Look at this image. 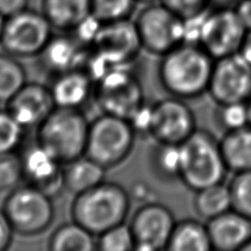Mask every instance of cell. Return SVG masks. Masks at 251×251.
I'll use <instances>...</instances> for the list:
<instances>
[{
  "label": "cell",
  "instance_id": "cell-1",
  "mask_svg": "<svg viewBox=\"0 0 251 251\" xmlns=\"http://www.w3.org/2000/svg\"><path fill=\"white\" fill-rule=\"evenodd\" d=\"M160 57V84L170 96L187 100L207 93L215 60L199 44L182 43Z\"/></svg>",
  "mask_w": 251,
  "mask_h": 251
},
{
  "label": "cell",
  "instance_id": "cell-2",
  "mask_svg": "<svg viewBox=\"0 0 251 251\" xmlns=\"http://www.w3.org/2000/svg\"><path fill=\"white\" fill-rule=\"evenodd\" d=\"M131 208V196L119 183L104 181L75 195L71 205L72 221L97 237L126 223Z\"/></svg>",
  "mask_w": 251,
  "mask_h": 251
},
{
  "label": "cell",
  "instance_id": "cell-3",
  "mask_svg": "<svg viewBox=\"0 0 251 251\" xmlns=\"http://www.w3.org/2000/svg\"><path fill=\"white\" fill-rule=\"evenodd\" d=\"M89 125L82 109L55 107L35 129V140L66 165L86 153Z\"/></svg>",
  "mask_w": 251,
  "mask_h": 251
},
{
  "label": "cell",
  "instance_id": "cell-4",
  "mask_svg": "<svg viewBox=\"0 0 251 251\" xmlns=\"http://www.w3.org/2000/svg\"><path fill=\"white\" fill-rule=\"evenodd\" d=\"M180 180L192 191L223 183L228 169L219 142L207 131L196 129L180 145Z\"/></svg>",
  "mask_w": 251,
  "mask_h": 251
},
{
  "label": "cell",
  "instance_id": "cell-5",
  "mask_svg": "<svg viewBox=\"0 0 251 251\" xmlns=\"http://www.w3.org/2000/svg\"><path fill=\"white\" fill-rule=\"evenodd\" d=\"M137 137L129 120L101 114L89 125L85 155L107 170L116 168L131 154Z\"/></svg>",
  "mask_w": 251,
  "mask_h": 251
},
{
  "label": "cell",
  "instance_id": "cell-6",
  "mask_svg": "<svg viewBox=\"0 0 251 251\" xmlns=\"http://www.w3.org/2000/svg\"><path fill=\"white\" fill-rule=\"evenodd\" d=\"M1 208L16 234L25 237L43 234L55 217L53 197L26 183L9 192Z\"/></svg>",
  "mask_w": 251,
  "mask_h": 251
},
{
  "label": "cell",
  "instance_id": "cell-7",
  "mask_svg": "<svg viewBox=\"0 0 251 251\" xmlns=\"http://www.w3.org/2000/svg\"><path fill=\"white\" fill-rule=\"evenodd\" d=\"M94 101L101 114L129 120L147 100L140 79L130 65H125L115 67L97 80Z\"/></svg>",
  "mask_w": 251,
  "mask_h": 251
},
{
  "label": "cell",
  "instance_id": "cell-8",
  "mask_svg": "<svg viewBox=\"0 0 251 251\" xmlns=\"http://www.w3.org/2000/svg\"><path fill=\"white\" fill-rule=\"evenodd\" d=\"M134 25L142 50L162 56L184 43V21L161 1L146 4Z\"/></svg>",
  "mask_w": 251,
  "mask_h": 251
},
{
  "label": "cell",
  "instance_id": "cell-9",
  "mask_svg": "<svg viewBox=\"0 0 251 251\" xmlns=\"http://www.w3.org/2000/svg\"><path fill=\"white\" fill-rule=\"evenodd\" d=\"M53 35V28L41 11L25 9L4 22L0 46L18 59L38 57Z\"/></svg>",
  "mask_w": 251,
  "mask_h": 251
},
{
  "label": "cell",
  "instance_id": "cell-10",
  "mask_svg": "<svg viewBox=\"0 0 251 251\" xmlns=\"http://www.w3.org/2000/svg\"><path fill=\"white\" fill-rule=\"evenodd\" d=\"M247 29L234 7L210 8L205 17L201 46L214 60L239 52Z\"/></svg>",
  "mask_w": 251,
  "mask_h": 251
},
{
  "label": "cell",
  "instance_id": "cell-11",
  "mask_svg": "<svg viewBox=\"0 0 251 251\" xmlns=\"http://www.w3.org/2000/svg\"><path fill=\"white\" fill-rule=\"evenodd\" d=\"M207 93L218 106L251 98V65L239 53L214 61Z\"/></svg>",
  "mask_w": 251,
  "mask_h": 251
},
{
  "label": "cell",
  "instance_id": "cell-12",
  "mask_svg": "<svg viewBox=\"0 0 251 251\" xmlns=\"http://www.w3.org/2000/svg\"><path fill=\"white\" fill-rule=\"evenodd\" d=\"M176 223L174 214L167 205L154 201L142 204L129 223L134 250H167Z\"/></svg>",
  "mask_w": 251,
  "mask_h": 251
},
{
  "label": "cell",
  "instance_id": "cell-13",
  "mask_svg": "<svg viewBox=\"0 0 251 251\" xmlns=\"http://www.w3.org/2000/svg\"><path fill=\"white\" fill-rule=\"evenodd\" d=\"M196 129L195 115L184 100L171 96L152 104L150 137L155 142L181 145Z\"/></svg>",
  "mask_w": 251,
  "mask_h": 251
},
{
  "label": "cell",
  "instance_id": "cell-14",
  "mask_svg": "<svg viewBox=\"0 0 251 251\" xmlns=\"http://www.w3.org/2000/svg\"><path fill=\"white\" fill-rule=\"evenodd\" d=\"M89 50L113 67L130 65L142 50L134 21L102 24Z\"/></svg>",
  "mask_w": 251,
  "mask_h": 251
},
{
  "label": "cell",
  "instance_id": "cell-15",
  "mask_svg": "<svg viewBox=\"0 0 251 251\" xmlns=\"http://www.w3.org/2000/svg\"><path fill=\"white\" fill-rule=\"evenodd\" d=\"M19 154L25 183L40 188L53 199L64 190V165L37 140L22 148Z\"/></svg>",
  "mask_w": 251,
  "mask_h": 251
},
{
  "label": "cell",
  "instance_id": "cell-16",
  "mask_svg": "<svg viewBox=\"0 0 251 251\" xmlns=\"http://www.w3.org/2000/svg\"><path fill=\"white\" fill-rule=\"evenodd\" d=\"M4 106L25 130L37 129L55 108L50 87L37 82H26Z\"/></svg>",
  "mask_w": 251,
  "mask_h": 251
},
{
  "label": "cell",
  "instance_id": "cell-17",
  "mask_svg": "<svg viewBox=\"0 0 251 251\" xmlns=\"http://www.w3.org/2000/svg\"><path fill=\"white\" fill-rule=\"evenodd\" d=\"M89 48L72 32L53 34L43 51L38 55L42 69L52 77L65 72L84 69Z\"/></svg>",
  "mask_w": 251,
  "mask_h": 251
},
{
  "label": "cell",
  "instance_id": "cell-18",
  "mask_svg": "<svg viewBox=\"0 0 251 251\" xmlns=\"http://www.w3.org/2000/svg\"><path fill=\"white\" fill-rule=\"evenodd\" d=\"M212 248L218 251H241L251 240V218L228 210L206 223Z\"/></svg>",
  "mask_w": 251,
  "mask_h": 251
},
{
  "label": "cell",
  "instance_id": "cell-19",
  "mask_svg": "<svg viewBox=\"0 0 251 251\" xmlns=\"http://www.w3.org/2000/svg\"><path fill=\"white\" fill-rule=\"evenodd\" d=\"M51 94L55 107L82 109L94 100L95 80L84 69L65 72L52 77Z\"/></svg>",
  "mask_w": 251,
  "mask_h": 251
},
{
  "label": "cell",
  "instance_id": "cell-20",
  "mask_svg": "<svg viewBox=\"0 0 251 251\" xmlns=\"http://www.w3.org/2000/svg\"><path fill=\"white\" fill-rule=\"evenodd\" d=\"M41 11L57 32H73L91 15V0H41Z\"/></svg>",
  "mask_w": 251,
  "mask_h": 251
},
{
  "label": "cell",
  "instance_id": "cell-21",
  "mask_svg": "<svg viewBox=\"0 0 251 251\" xmlns=\"http://www.w3.org/2000/svg\"><path fill=\"white\" fill-rule=\"evenodd\" d=\"M106 171L102 165L84 155L82 158L64 165L63 182L64 190L77 195L100 184L106 180Z\"/></svg>",
  "mask_w": 251,
  "mask_h": 251
},
{
  "label": "cell",
  "instance_id": "cell-22",
  "mask_svg": "<svg viewBox=\"0 0 251 251\" xmlns=\"http://www.w3.org/2000/svg\"><path fill=\"white\" fill-rule=\"evenodd\" d=\"M219 146L228 171L238 173L251 170V127L226 131Z\"/></svg>",
  "mask_w": 251,
  "mask_h": 251
},
{
  "label": "cell",
  "instance_id": "cell-23",
  "mask_svg": "<svg viewBox=\"0 0 251 251\" xmlns=\"http://www.w3.org/2000/svg\"><path fill=\"white\" fill-rule=\"evenodd\" d=\"M212 248L206 224L195 219L176 222L170 237L167 250L208 251Z\"/></svg>",
  "mask_w": 251,
  "mask_h": 251
},
{
  "label": "cell",
  "instance_id": "cell-24",
  "mask_svg": "<svg viewBox=\"0 0 251 251\" xmlns=\"http://www.w3.org/2000/svg\"><path fill=\"white\" fill-rule=\"evenodd\" d=\"M51 251H93L96 249V240L91 231L72 221L62 224L53 231L48 241Z\"/></svg>",
  "mask_w": 251,
  "mask_h": 251
},
{
  "label": "cell",
  "instance_id": "cell-25",
  "mask_svg": "<svg viewBox=\"0 0 251 251\" xmlns=\"http://www.w3.org/2000/svg\"><path fill=\"white\" fill-rule=\"evenodd\" d=\"M193 206L195 213L206 221L228 212L231 209L229 187L218 183L196 191Z\"/></svg>",
  "mask_w": 251,
  "mask_h": 251
},
{
  "label": "cell",
  "instance_id": "cell-26",
  "mask_svg": "<svg viewBox=\"0 0 251 251\" xmlns=\"http://www.w3.org/2000/svg\"><path fill=\"white\" fill-rule=\"evenodd\" d=\"M151 171L162 181L178 180L181 168L180 145L155 142L150 153Z\"/></svg>",
  "mask_w": 251,
  "mask_h": 251
},
{
  "label": "cell",
  "instance_id": "cell-27",
  "mask_svg": "<svg viewBox=\"0 0 251 251\" xmlns=\"http://www.w3.org/2000/svg\"><path fill=\"white\" fill-rule=\"evenodd\" d=\"M26 82V72L18 57L0 52V104L6 105Z\"/></svg>",
  "mask_w": 251,
  "mask_h": 251
},
{
  "label": "cell",
  "instance_id": "cell-28",
  "mask_svg": "<svg viewBox=\"0 0 251 251\" xmlns=\"http://www.w3.org/2000/svg\"><path fill=\"white\" fill-rule=\"evenodd\" d=\"M138 3L137 0H91V15L101 24L128 20Z\"/></svg>",
  "mask_w": 251,
  "mask_h": 251
},
{
  "label": "cell",
  "instance_id": "cell-29",
  "mask_svg": "<svg viewBox=\"0 0 251 251\" xmlns=\"http://www.w3.org/2000/svg\"><path fill=\"white\" fill-rule=\"evenodd\" d=\"M25 131L6 108L0 109V154L18 152L24 145Z\"/></svg>",
  "mask_w": 251,
  "mask_h": 251
},
{
  "label": "cell",
  "instance_id": "cell-30",
  "mask_svg": "<svg viewBox=\"0 0 251 251\" xmlns=\"http://www.w3.org/2000/svg\"><path fill=\"white\" fill-rule=\"evenodd\" d=\"M96 249L101 251L134 250V239L129 224H120L97 236Z\"/></svg>",
  "mask_w": 251,
  "mask_h": 251
},
{
  "label": "cell",
  "instance_id": "cell-31",
  "mask_svg": "<svg viewBox=\"0 0 251 251\" xmlns=\"http://www.w3.org/2000/svg\"><path fill=\"white\" fill-rule=\"evenodd\" d=\"M228 187L231 197V208L251 218V170L235 173Z\"/></svg>",
  "mask_w": 251,
  "mask_h": 251
},
{
  "label": "cell",
  "instance_id": "cell-32",
  "mask_svg": "<svg viewBox=\"0 0 251 251\" xmlns=\"http://www.w3.org/2000/svg\"><path fill=\"white\" fill-rule=\"evenodd\" d=\"M25 183L19 152L0 154V192H10Z\"/></svg>",
  "mask_w": 251,
  "mask_h": 251
},
{
  "label": "cell",
  "instance_id": "cell-33",
  "mask_svg": "<svg viewBox=\"0 0 251 251\" xmlns=\"http://www.w3.org/2000/svg\"><path fill=\"white\" fill-rule=\"evenodd\" d=\"M219 107H221L218 116L219 122L223 127L227 129V131L248 126L247 102H232Z\"/></svg>",
  "mask_w": 251,
  "mask_h": 251
},
{
  "label": "cell",
  "instance_id": "cell-34",
  "mask_svg": "<svg viewBox=\"0 0 251 251\" xmlns=\"http://www.w3.org/2000/svg\"><path fill=\"white\" fill-rule=\"evenodd\" d=\"M182 19L208 11L213 7L212 0H160Z\"/></svg>",
  "mask_w": 251,
  "mask_h": 251
},
{
  "label": "cell",
  "instance_id": "cell-35",
  "mask_svg": "<svg viewBox=\"0 0 251 251\" xmlns=\"http://www.w3.org/2000/svg\"><path fill=\"white\" fill-rule=\"evenodd\" d=\"M16 232L9 223L6 214L0 208V251L7 250L10 247Z\"/></svg>",
  "mask_w": 251,
  "mask_h": 251
},
{
  "label": "cell",
  "instance_id": "cell-36",
  "mask_svg": "<svg viewBox=\"0 0 251 251\" xmlns=\"http://www.w3.org/2000/svg\"><path fill=\"white\" fill-rule=\"evenodd\" d=\"M29 1L30 0H0V13L7 19L28 9Z\"/></svg>",
  "mask_w": 251,
  "mask_h": 251
},
{
  "label": "cell",
  "instance_id": "cell-37",
  "mask_svg": "<svg viewBox=\"0 0 251 251\" xmlns=\"http://www.w3.org/2000/svg\"><path fill=\"white\" fill-rule=\"evenodd\" d=\"M129 193H130V196H131V200H136L142 204L153 201L151 200L152 197H153V191H152V188L148 184H146V183H142V182L133 183Z\"/></svg>",
  "mask_w": 251,
  "mask_h": 251
},
{
  "label": "cell",
  "instance_id": "cell-38",
  "mask_svg": "<svg viewBox=\"0 0 251 251\" xmlns=\"http://www.w3.org/2000/svg\"><path fill=\"white\" fill-rule=\"evenodd\" d=\"M234 8L246 29H251V0H239Z\"/></svg>",
  "mask_w": 251,
  "mask_h": 251
},
{
  "label": "cell",
  "instance_id": "cell-39",
  "mask_svg": "<svg viewBox=\"0 0 251 251\" xmlns=\"http://www.w3.org/2000/svg\"><path fill=\"white\" fill-rule=\"evenodd\" d=\"M238 53L251 65V29L247 30V32H246Z\"/></svg>",
  "mask_w": 251,
  "mask_h": 251
},
{
  "label": "cell",
  "instance_id": "cell-40",
  "mask_svg": "<svg viewBox=\"0 0 251 251\" xmlns=\"http://www.w3.org/2000/svg\"><path fill=\"white\" fill-rule=\"evenodd\" d=\"M239 0H212L213 7H235Z\"/></svg>",
  "mask_w": 251,
  "mask_h": 251
},
{
  "label": "cell",
  "instance_id": "cell-41",
  "mask_svg": "<svg viewBox=\"0 0 251 251\" xmlns=\"http://www.w3.org/2000/svg\"><path fill=\"white\" fill-rule=\"evenodd\" d=\"M4 22H6V18H4L1 13H0V40H1L2 37V31L4 28Z\"/></svg>",
  "mask_w": 251,
  "mask_h": 251
},
{
  "label": "cell",
  "instance_id": "cell-42",
  "mask_svg": "<svg viewBox=\"0 0 251 251\" xmlns=\"http://www.w3.org/2000/svg\"><path fill=\"white\" fill-rule=\"evenodd\" d=\"M247 109H248V126L251 127V98L247 101Z\"/></svg>",
  "mask_w": 251,
  "mask_h": 251
},
{
  "label": "cell",
  "instance_id": "cell-43",
  "mask_svg": "<svg viewBox=\"0 0 251 251\" xmlns=\"http://www.w3.org/2000/svg\"><path fill=\"white\" fill-rule=\"evenodd\" d=\"M139 3H143V4H149V3H153V2H158L160 0H137Z\"/></svg>",
  "mask_w": 251,
  "mask_h": 251
},
{
  "label": "cell",
  "instance_id": "cell-44",
  "mask_svg": "<svg viewBox=\"0 0 251 251\" xmlns=\"http://www.w3.org/2000/svg\"><path fill=\"white\" fill-rule=\"evenodd\" d=\"M241 251H251V240L249 241V243L245 246V247L243 248V250Z\"/></svg>",
  "mask_w": 251,
  "mask_h": 251
}]
</instances>
